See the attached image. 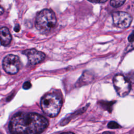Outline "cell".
Wrapping results in <instances>:
<instances>
[{"label": "cell", "mask_w": 134, "mask_h": 134, "mask_svg": "<svg viewBox=\"0 0 134 134\" xmlns=\"http://www.w3.org/2000/svg\"><path fill=\"white\" fill-rule=\"evenodd\" d=\"M48 125V120L40 114L19 112L11 119L9 129L13 133H39L43 132Z\"/></svg>", "instance_id": "1"}, {"label": "cell", "mask_w": 134, "mask_h": 134, "mask_svg": "<svg viewBox=\"0 0 134 134\" xmlns=\"http://www.w3.org/2000/svg\"><path fill=\"white\" fill-rule=\"evenodd\" d=\"M62 104V101L61 97L54 93L45 95L40 102L42 111L50 117H54L59 114Z\"/></svg>", "instance_id": "2"}, {"label": "cell", "mask_w": 134, "mask_h": 134, "mask_svg": "<svg viewBox=\"0 0 134 134\" xmlns=\"http://www.w3.org/2000/svg\"><path fill=\"white\" fill-rule=\"evenodd\" d=\"M57 18L54 12L48 9L40 11L36 18V27L42 33L48 32L56 25Z\"/></svg>", "instance_id": "3"}, {"label": "cell", "mask_w": 134, "mask_h": 134, "mask_svg": "<svg viewBox=\"0 0 134 134\" xmlns=\"http://www.w3.org/2000/svg\"><path fill=\"white\" fill-rule=\"evenodd\" d=\"M113 82L114 88L119 96L124 97L129 94L131 85L130 82L126 77L122 74H116L114 76Z\"/></svg>", "instance_id": "4"}, {"label": "cell", "mask_w": 134, "mask_h": 134, "mask_svg": "<svg viewBox=\"0 0 134 134\" xmlns=\"http://www.w3.org/2000/svg\"><path fill=\"white\" fill-rule=\"evenodd\" d=\"M20 66V61L17 55L8 54L3 61V67L5 71L10 74H15L18 72Z\"/></svg>", "instance_id": "5"}, {"label": "cell", "mask_w": 134, "mask_h": 134, "mask_svg": "<svg viewBox=\"0 0 134 134\" xmlns=\"http://www.w3.org/2000/svg\"><path fill=\"white\" fill-rule=\"evenodd\" d=\"M114 25L119 28H128L131 24L132 18L131 16L125 12H115L112 14Z\"/></svg>", "instance_id": "6"}, {"label": "cell", "mask_w": 134, "mask_h": 134, "mask_svg": "<svg viewBox=\"0 0 134 134\" xmlns=\"http://www.w3.org/2000/svg\"><path fill=\"white\" fill-rule=\"evenodd\" d=\"M23 53L28 57L29 63L31 65H36L41 62L46 57L44 53L35 49L26 50Z\"/></svg>", "instance_id": "7"}, {"label": "cell", "mask_w": 134, "mask_h": 134, "mask_svg": "<svg viewBox=\"0 0 134 134\" xmlns=\"http://www.w3.org/2000/svg\"><path fill=\"white\" fill-rule=\"evenodd\" d=\"M12 40V36L9 29L5 27L0 28V42L3 46L8 45Z\"/></svg>", "instance_id": "8"}, {"label": "cell", "mask_w": 134, "mask_h": 134, "mask_svg": "<svg viewBox=\"0 0 134 134\" xmlns=\"http://www.w3.org/2000/svg\"><path fill=\"white\" fill-rule=\"evenodd\" d=\"M94 79V75L88 72H85L79 79L78 84L80 86L91 83Z\"/></svg>", "instance_id": "9"}, {"label": "cell", "mask_w": 134, "mask_h": 134, "mask_svg": "<svg viewBox=\"0 0 134 134\" xmlns=\"http://www.w3.org/2000/svg\"><path fill=\"white\" fill-rule=\"evenodd\" d=\"M114 102H104L102 101L100 102V106L105 109L109 111V113L111 112L112 110V107L113 105L114 104Z\"/></svg>", "instance_id": "10"}, {"label": "cell", "mask_w": 134, "mask_h": 134, "mask_svg": "<svg viewBox=\"0 0 134 134\" xmlns=\"http://www.w3.org/2000/svg\"><path fill=\"white\" fill-rule=\"evenodd\" d=\"M126 0H110V5L114 7L117 8L122 6L125 2Z\"/></svg>", "instance_id": "11"}, {"label": "cell", "mask_w": 134, "mask_h": 134, "mask_svg": "<svg viewBox=\"0 0 134 134\" xmlns=\"http://www.w3.org/2000/svg\"><path fill=\"white\" fill-rule=\"evenodd\" d=\"M107 127L108 128H110V129H117L119 128H120V126L115 121H111L109 122L107 124Z\"/></svg>", "instance_id": "12"}, {"label": "cell", "mask_w": 134, "mask_h": 134, "mask_svg": "<svg viewBox=\"0 0 134 134\" xmlns=\"http://www.w3.org/2000/svg\"><path fill=\"white\" fill-rule=\"evenodd\" d=\"M126 77L130 82V83H134V70L129 72L127 74Z\"/></svg>", "instance_id": "13"}, {"label": "cell", "mask_w": 134, "mask_h": 134, "mask_svg": "<svg viewBox=\"0 0 134 134\" xmlns=\"http://www.w3.org/2000/svg\"><path fill=\"white\" fill-rule=\"evenodd\" d=\"M31 83L29 81H27L24 83L23 87L25 90H28V89H29L31 87Z\"/></svg>", "instance_id": "14"}, {"label": "cell", "mask_w": 134, "mask_h": 134, "mask_svg": "<svg viewBox=\"0 0 134 134\" xmlns=\"http://www.w3.org/2000/svg\"><path fill=\"white\" fill-rule=\"evenodd\" d=\"M128 40L130 42H133L134 41V31H133L128 36Z\"/></svg>", "instance_id": "15"}, {"label": "cell", "mask_w": 134, "mask_h": 134, "mask_svg": "<svg viewBox=\"0 0 134 134\" xmlns=\"http://www.w3.org/2000/svg\"><path fill=\"white\" fill-rule=\"evenodd\" d=\"M88 1L92 2V3H102L106 2L107 0H88Z\"/></svg>", "instance_id": "16"}, {"label": "cell", "mask_w": 134, "mask_h": 134, "mask_svg": "<svg viewBox=\"0 0 134 134\" xmlns=\"http://www.w3.org/2000/svg\"><path fill=\"white\" fill-rule=\"evenodd\" d=\"M20 30V26L19 24H17L15 27H14V30L16 31V32H18Z\"/></svg>", "instance_id": "17"}, {"label": "cell", "mask_w": 134, "mask_h": 134, "mask_svg": "<svg viewBox=\"0 0 134 134\" xmlns=\"http://www.w3.org/2000/svg\"><path fill=\"white\" fill-rule=\"evenodd\" d=\"M131 48H132L133 49H134V43H132L129 46V47L127 48V50L128 51H130V50L131 49Z\"/></svg>", "instance_id": "18"}, {"label": "cell", "mask_w": 134, "mask_h": 134, "mask_svg": "<svg viewBox=\"0 0 134 134\" xmlns=\"http://www.w3.org/2000/svg\"><path fill=\"white\" fill-rule=\"evenodd\" d=\"M4 9L3 8V7L0 4V15H2L4 13Z\"/></svg>", "instance_id": "19"}, {"label": "cell", "mask_w": 134, "mask_h": 134, "mask_svg": "<svg viewBox=\"0 0 134 134\" xmlns=\"http://www.w3.org/2000/svg\"><path fill=\"white\" fill-rule=\"evenodd\" d=\"M103 133H114V132H110V131H105V132H104Z\"/></svg>", "instance_id": "20"}, {"label": "cell", "mask_w": 134, "mask_h": 134, "mask_svg": "<svg viewBox=\"0 0 134 134\" xmlns=\"http://www.w3.org/2000/svg\"><path fill=\"white\" fill-rule=\"evenodd\" d=\"M0 75H1V72H0Z\"/></svg>", "instance_id": "21"}]
</instances>
